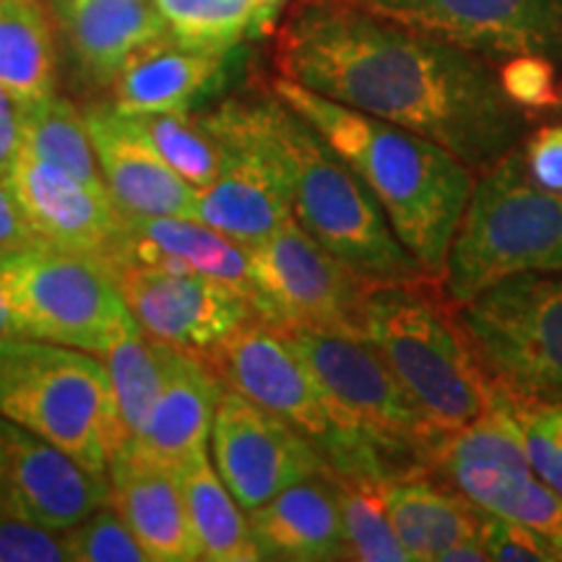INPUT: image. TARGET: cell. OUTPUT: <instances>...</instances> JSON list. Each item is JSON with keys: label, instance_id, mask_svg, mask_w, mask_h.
Segmentation results:
<instances>
[{"label": "cell", "instance_id": "52a82bcc", "mask_svg": "<svg viewBox=\"0 0 562 562\" xmlns=\"http://www.w3.org/2000/svg\"><path fill=\"white\" fill-rule=\"evenodd\" d=\"M203 362L224 389L243 393L305 435L341 480L378 484L398 476L375 442L341 430L313 372L269 321H248Z\"/></svg>", "mask_w": 562, "mask_h": 562}, {"label": "cell", "instance_id": "f6af8a7d", "mask_svg": "<svg viewBox=\"0 0 562 562\" xmlns=\"http://www.w3.org/2000/svg\"><path fill=\"white\" fill-rule=\"evenodd\" d=\"M47 3H50V13H53V19H55V21H60V19L66 16V13L70 11V5L79 3V0H47Z\"/></svg>", "mask_w": 562, "mask_h": 562}, {"label": "cell", "instance_id": "d4e9b609", "mask_svg": "<svg viewBox=\"0 0 562 562\" xmlns=\"http://www.w3.org/2000/svg\"><path fill=\"white\" fill-rule=\"evenodd\" d=\"M398 542L412 560L440 562L456 544L480 542L484 510L461 492L442 490L427 472L378 484Z\"/></svg>", "mask_w": 562, "mask_h": 562}, {"label": "cell", "instance_id": "1f68e13d", "mask_svg": "<svg viewBox=\"0 0 562 562\" xmlns=\"http://www.w3.org/2000/svg\"><path fill=\"white\" fill-rule=\"evenodd\" d=\"M446 461L497 463V467L518 469V472L531 469L516 406L501 389H497V398L482 417L442 438L432 472Z\"/></svg>", "mask_w": 562, "mask_h": 562}, {"label": "cell", "instance_id": "bcb514c9", "mask_svg": "<svg viewBox=\"0 0 562 562\" xmlns=\"http://www.w3.org/2000/svg\"><path fill=\"white\" fill-rule=\"evenodd\" d=\"M550 414L554 417V422L562 427V406H558V409H550Z\"/></svg>", "mask_w": 562, "mask_h": 562}, {"label": "cell", "instance_id": "8d00e7d4", "mask_svg": "<svg viewBox=\"0 0 562 562\" xmlns=\"http://www.w3.org/2000/svg\"><path fill=\"white\" fill-rule=\"evenodd\" d=\"M516 406L524 430V446L531 472L562 497V427L552 419L550 409Z\"/></svg>", "mask_w": 562, "mask_h": 562}, {"label": "cell", "instance_id": "484cf974", "mask_svg": "<svg viewBox=\"0 0 562 562\" xmlns=\"http://www.w3.org/2000/svg\"><path fill=\"white\" fill-rule=\"evenodd\" d=\"M435 472L482 510L537 531L562 560V497L531 469L518 472L497 463L446 461Z\"/></svg>", "mask_w": 562, "mask_h": 562}, {"label": "cell", "instance_id": "e575fe53", "mask_svg": "<svg viewBox=\"0 0 562 562\" xmlns=\"http://www.w3.org/2000/svg\"><path fill=\"white\" fill-rule=\"evenodd\" d=\"M63 539L70 562H149L146 550L112 503L63 529Z\"/></svg>", "mask_w": 562, "mask_h": 562}, {"label": "cell", "instance_id": "7c38bea8", "mask_svg": "<svg viewBox=\"0 0 562 562\" xmlns=\"http://www.w3.org/2000/svg\"><path fill=\"white\" fill-rule=\"evenodd\" d=\"M206 121L229 159L220 178L199 188L195 220L252 248L294 220L284 170L258 125L252 100L224 102L206 112Z\"/></svg>", "mask_w": 562, "mask_h": 562}, {"label": "cell", "instance_id": "d590c367", "mask_svg": "<svg viewBox=\"0 0 562 562\" xmlns=\"http://www.w3.org/2000/svg\"><path fill=\"white\" fill-rule=\"evenodd\" d=\"M503 91L518 108L531 112L554 110L562 104L558 68L547 55H513L497 68Z\"/></svg>", "mask_w": 562, "mask_h": 562}, {"label": "cell", "instance_id": "7402d4cb", "mask_svg": "<svg viewBox=\"0 0 562 562\" xmlns=\"http://www.w3.org/2000/svg\"><path fill=\"white\" fill-rule=\"evenodd\" d=\"M224 58L180 45L170 34L125 63L112 89V108L123 115L188 112L195 100L222 83Z\"/></svg>", "mask_w": 562, "mask_h": 562}, {"label": "cell", "instance_id": "7dc6e473", "mask_svg": "<svg viewBox=\"0 0 562 562\" xmlns=\"http://www.w3.org/2000/svg\"><path fill=\"white\" fill-rule=\"evenodd\" d=\"M11 256V252L9 250H3V248H0V263H3L5 261V258H9Z\"/></svg>", "mask_w": 562, "mask_h": 562}, {"label": "cell", "instance_id": "ffe728a7", "mask_svg": "<svg viewBox=\"0 0 562 562\" xmlns=\"http://www.w3.org/2000/svg\"><path fill=\"white\" fill-rule=\"evenodd\" d=\"M248 524L261 560H347L334 469L279 492L261 508L248 513Z\"/></svg>", "mask_w": 562, "mask_h": 562}, {"label": "cell", "instance_id": "f1b7e54d", "mask_svg": "<svg viewBox=\"0 0 562 562\" xmlns=\"http://www.w3.org/2000/svg\"><path fill=\"white\" fill-rule=\"evenodd\" d=\"M170 349L167 344L151 339L136 321H131L100 355L110 372L125 440L136 438L149 419L165 381Z\"/></svg>", "mask_w": 562, "mask_h": 562}, {"label": "cell", "instance_id": "ab89813d", "mask_svg": "<svg viewBox=\"0 0 562 562\" xmlns=\"http://www.w3.org/2000/svg\"><path fill=\"white\" fill-rule=\"evenodd\" d=\"M526 170L531 180L550 191H562V125H544L524 138Z\"/></svg>", "mask_w": 562, "mask_h": 562}, {"label": "cell", "instance_id": "277c9868", "mask_svg": "<svg viewBox=\"0 0 562 562\" xmlns=\"http://www.w3.org/2000/svg\"><path fill=\"white\" fill-rule=\"evenodd\" d=\"M440 281L372 284L364 294V341L440 432L482 417L497 398L456 311L435 297Z\"/></svg>", "mask_w": 562, "mask_h": 562}, {"label": "cell", "instance_id": "5b68a950", "mask_svg": "<svg viewBox=\"0 0 562 562\" xmlns=\"http://www.w3.org/2000/svg\"><path fill=\"white\" fill-rule=\"evenodd\" d=\"M0 414L53 442L91 474H108L125 442L100 357L32 336L0 341Z\"/></svg>", "mask_w": 562, "mask_h": 562}, {"label": "cell", "instance_id": "ba28073f", "mask_svg": "<svg viewBox=\"0 0 562 562\" xmlns=\"http://www.w3.org/2000/svg\"><path fill=\"white\" fill-rule=\"evenodd\" d=\"M490 381L513 404L562 406V271H526L453 305Z\"/></svg>", "mask_w": 562, "mask_h": 562}, {"label": "cell", "instance_id": "5bb4252c", "mask_svg": "<svg viewBox=\"0 0 562 562\" xmlns=\"http://www.w3.org/2000/svg\"><path fill=\"white\" fill-rule=\"evenodd\" d=\"M487 60L562 58V0H347Z\"/></svg>", "mask_w": 562, "mask_h": 562}, {"label": "cell", "instance_id": "44dd1931", "mask_svg": "<svg viewBox=\"0 0 562 562\" xmlns=\"http://www.w3.org/2000/svg\"><path fill=\"white\" fill-rule=\"evenodd\" d=\"M125 224H128V240L112 273L123 266L188 269L227 281L248 294L256 305L250 250L245 245L229 240L209 224L182 220V216H125Z\"/></svg>", "mask_w": 562, "mask_h": 562}, {"label": "cell", "instance_id": "2e32d148", "mask_svg": "<svg viewBox=\"0 0 562 562\" xmlns=\"http://www.w3.org/2000/svg\"><path fill=\"white\" fill-rule=\"evenodd\" d=\"M108 503V476L0 414V516L63 531Z\"/></svg>", "mask_w": 562, "mask_h": 562}, {"label": "cell", "instance_id": "8992f818", "mask_svg": "<svg viewBox=\"0 0 562 562\" xmlns=\"http://www.w3.org/2000/svg\"><path fill=\"white\" fill-rule=\"evenodd\" d=\"M448 250V302L526 271H562V191L531 180L521 146L480 172Z\"/></svg>", "mask_w": 562, "mask_h": 562}, {"label": "cell", "instance_id": "4dcf8cb0", "mask_svg": "<svg viewBox=\"0 0 562 562\" xmlns=\"http://www.w3.org/2000/svg\"><path fill=\"white\" fill-rule=\"evenodd\" d=\"M136 121L167 165L193 188L211 186L227 165L229 149L211 128L206 115L154 112V115H138Z\"/></svg>", "mask_w": 562, "mask_h": 562}, {"label": "cell", "instance_id": "9c48e42d", "mask_svg": "<svg viewBox=\"0 0 562 562\" xmlns=\"http://www.w3.org/2000/svg\"><path fill=\"white\" fill-rule=\"evenodd\" d=\"M313 372L341 430L372 440L398 476L432 472L446 432H440L396 381L368 341L281 328Z\"/></svg>", "mask_w": 562, "mask_h": 562}, {"label": "cell", "instance_id": "8fae6325", "mask_svg": "<svg viewBox=\"0 0 562 562\" xmlns=\"http://www.w3.org/2000/svg\"><path fill=\"white\" fill-rule=\"evenodd\" d=\"M248 250L256 311L263 321L364 341L362 305L372 284L336 261L297 220Z\"/></svg>", "mask_w": 562, "mask_h": 562}, {"label": "cell", "instance_id": "4316f807", "mask_svg": "<svg viewBox=\"0 0 562 562\" xmlns=\"http://www.w3.org/2000/svg\"><path fill=\"white\" fill-rule=\"evenodd\" d=\"M182 497H186L188 516L199 537L201 554L209 562H256L261 560L252 542L250 524L243 516L227 484L222 482L206 451L188 456L175 463Z\"/></svg>", "mask_w": 562, "mask_h": 562}, {"label": "cell", "instance_id": "836d02e7", "mask_svg": "<svg viewBox=\"0 0 562 562\" xmlns=\"http://www.w3.org/2000/svg\"><path fill=\"white\" fill-rule=\"evenodd\" d=\"M336 474V472H334ZM339 482V505L344 539H347V560L360 562H412L409 552L398 542L389 513H385L381 482Z\"/></svg>", "mask_w": 562, "mask_h": 562}, {"label": "cell", "instance_id": "f546056e", "mask_svg": "<svg viewBox=\"0 0 562 562\" xmlns=\"http://www.w3.org/2000/svg\"><path fill=\"white\" fill-rule=\"evenodd\" d=\"M24 151L74 175L91 191L108 193L83 112L76 110V104L66 97L50 94L42 97V100H30L24 125Z\"/></svg>", "mask_w": 562, "mask_h": 562}, {"label": "cell", "instance_id": "3957f363", "mask_svg": "<svg viewBox=\"0 0 562 562\" xmlns=\"http://www.w3.org/2000/svg\"><path fill=\"white\" fill-rule=\"evenodd\" d=\"M252 110L284 170L292 216L315 243L368 284L438 281L404 248L368 186L305 117L273 91L252 100Z\"/></svg>", "mask_w": 562, "mask_h": 562}, {"label": "cell", "instance_id": "e0dca14e", "mask_svg": "<svg viewBox=\"0 0 562 562\" xmlns=\"http://www.w3.org/2000/svg\"><path fill=\"white\" fill-rule=\"evenodd\" d=\"M5 186L40 243L91 256L110 271L121 261L128 224L108 193L91 191L50 161L21 151Z\"/></svg>", "mask_w": 562, "mask_h": 562}, {"label": "cell", "instance_id": "d6986e66", "mask_svg": "<svg viewBox=\"0 0 562 562\" xmlns=\"http://www.w3.org/2000/svg\"><path fill=\"white\" fill-rule=\"evenodd\" d=\"M110 503L131 526L149 562L203 560L172 463L125 440L112 456Z\"/></svg>", "mask_w": 562, "mask_h": 562}, {"label": "cell", "instance_id": "ac0fdd59", "mask_svg": "<svg viewBox=\"0 0 562 562\" xmlns=\"http://www.w3.org/2000/svg\"><path fill=\"white\" fill-rule=\"evenodd\" d=\"M83 112L104 188L125 216H182L195 220L199 188L182 180L146 136L136 117L112 104Z\"/></svg>", "mask_w": 562, "mask_h": 562}, {"label": "cell", "instance_id": "9a60e30c", "mask_svg": "<svg viewBox=\"0 0 562 562\" xmlns=\"http://www.w3.org/2000/svg\"><path fill=\"white\" fill-rule=\"evenodd\" d=\"M211 453L222 482L248 513L292 484L331 472L305 435L229 389H224L216 406Z\"/></svg>", "mask_w": 562, "mask_h": 562}, {"label": "cell", "instance_id": "30bf717a", "mask_svg": "<svg viewBox=\"0 0 562 562\" xmlns=\"http://www.w3.org/2000/svg\"><path fill=\"white\" fill-rule=\"evenodd\" d=\"M21 334L100 357L136 321L110 266L37 243L0 263Z\"/></svg>", "mask_w": 562, "mask_h": 562}, {"label": "cell", "instance_id": "7bdbcfd3", "mask_svg": "<svg viewBox=\"0 0 562 562\" xmlns=\"http://www.w3.org/2000/svg\"><path fill=\"white\" fill-rule=\"evenodd\" d=\"M297 0H252V16L248 37H269L277 32L279 21Z\"/></svg>", "mask_w": 562, "mask_h": 562}, {"label": "cell", "instance_id": "603a6c76", "mask_svg": "<svg viewBox=\"0 0 562 562\" xmlns=\"http://www.w3.org/2000/svg\"><path fill=\"white\" fill-rule=\"evenodd\" d=\"M58 24L76 68L94 87H110L133 55L170 34L154 0H79Z\"/></svg>", "mask_w": 562, "mask_h": 562}, {"label": "cell", "instance_id": "83f0119b", "mask_svg": "<svg viewBox=\"0 0 562 562\" xmlns=\"http://www.w3.org/2000/svg\"><path fill=\"white\" fill-rule=\"evenodd\" d=\"M0 83L26 100L55 94L53 24L42 0H0Z\"/></svg>", "mask_w": 562, "mask_h": 562}, {"label": "cell", "instance_id": "ee69618b", "mask_svg": "<svg viewBox=\"0 0 562 562\" xmlns=\"http://www.w3.org/2000/svg\"><path fill=\"white\" fill-rule=\"evenodd\" d=\"M13 336H24V334H21L16 313H13L9 290H5V281L0 277V341L13 339Z\"/></svg>", "mask_w": 562, "mask_h": 562}, {"label": "cell", "instance_id": "b9f144b4", "mask_svg": "<svg viewBox=\"0 0 562 562\" xmlns=\"http://www.w3.org/2000/svg\"><path fill=\"white\" fill-rule=\"evenodd\" d=\"M40 237L34 235V229L26 222L24 211H21L19 201L13 199V193L5 186V180H0V248L16 252L24 248L37 245Z\"/></svg>", "mask_w": 562, "mask_h": 562}, {"label": "cell", "instance_id": "6da1fadb", "mask_svg": "<svg viewBox=\"0 0 562 562\" xmlns=\"http://www.w3.org/2000/svg\"><path fill=\"white\" fill-rule=\"evenodd\" d=\"M273 66L315 94L435 140L474 172L529 133V112L508 100L487 58L347 0H297L273 32Z\"/></svg>", "mask_w": 562, "mask_h": 562}, {"label": "cell", "instance_id": "f35d334b", "mask_svg": "<svg viewBox=\"0 0 562 562\" xmlns=\"http://www.w3.org/2000/svg\"><path fill=\"white\" fill-rule=\"evenodd\" d=\"M482 544L495 562H552L558 554L537 531L484 510Z\"/></svg>", "mask_w": 562, "mask_h": 562}, {"label": "cell", "instance_id": "cb8c5ba5", "mask_svg": "<svg viewBox=\"0 0 562 562\" xmlns=\"http://www.w3.org/2000/svg\"><path fill=\"white\" fill-rule=\"evenodd\" d=\"M224 385L199 357L170 349L165 381L149 419L131 442L167 463L206 451Z\"/></svg>", "mask_w": 562, "mask_h": 562}, {"label": "cell", "instance_id": "60d3db41", "mask_svg": "<svg viewBox=\"0 0 562 562\" xmlns=\"http://www.w3.org/2000/svg\"><path fill=\"white\" fill-rule=\"evenodd\" d=\"M30 100L0 83V180H5L24 151V125Z\"/></svg>", "mask_w": 562, "mask_h": 562}, {"label": "cell", "instance_id": "7a4b0ae2", "mask_svg": "<svg viewBox=\"0 0 562 562\" xmlns=\"http://www.w3.org/2000/svg\"><path fill=\"white\" fill-rule=\"evenodd\" d=\"M271 91L305 117L381 203L417 263L442 281L453 235L474 191V170L435 140L328 100L277 76Z\"/></svg>", "mask_w": 562, "mask_h": 562}, {"label": "cell", "instance_id": "d6a6232c", "mask_svg": "<svg viewBox=\"0 0 562 562\" xmlns=\"http://www.w3.org/2000/svg\"><path fill=\"white\" fill-rule=\"evenodd\" d=\"M180 45L227 55L248 37L252 0H154Z\"/></svg>", "mask_w": 562, "mask_h": 562}, {"label": "cell", "instance_id": "74e56055", "mask_svg": "<svg viewBox=\"0 0 562 562\" xmlns=\"http://www.w3.org/2000/svg\"><path fill=\"white\" fill-rule=\"evenodd\" d=\"M0 562H70V558L63 531L0 516Z\"/></svg>", "mask_w": 562, "mask_h": 562}, {"label": "cell", "instance_id": "4fadbf2b", "mask_svg": "<svg viewBox=\"0 0 562 562\" xmlns=\"http://www.w3.org/2000/svg\"><path fill=\"white\" fill-rule=\"evenodd\" d=\"M115 281L131 315L151 339L199 360H206L245 323L261 318L237 286L188 269L123 266Z\"/></svg>", "mask_w": 562, "mask_h": 562}]
</instances>
